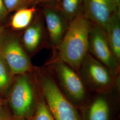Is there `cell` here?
Instances as JSON below:
<instances>
[{"mask_svg":"<svg viewBox=\"0 0 120 120\" xmlns=\"http://www.w3.org/2000/svg\"><path fill=\"white\" fill-rule=\"evenodd\" d=\"M115 1L116 2V4L117 5L118 9L120 11V0H115Z\"/></svg>","mask_w":120,"mask_h":120,"instance_id":"7402d4cb","label":"cell"},{"mask_svg":"<svg viewBox=\"0 0 120 120\" xmlns=\"http://www.w3.org/2000/svg\"><path fill=\"white\" fill-rule=\"evenodd\" d=\"M50 44L57 47L67 29V19L61 12L56 9L47 8L43 10Z\"/></svg>","mask_w":120,"mask_h":120,"instance_id":"9c48e42d","label":"cell"},{"mask_svg":"<svg viewBox=\"0 0 120 120\" xmlns=\"http://www.w3.org/2000/svg\"><path fill=\"white\" fill-rule=\"evenodd\" d=\"M88 52L106 66L115 77L117 75L120 65L112 51L105 30L97 24L92 26L90 31Z\"/></svg>","mask_w":120,"mask_h":120,"instance_id":"52a82bcc","label":"cell"},{"mask_svg":"<svg viewBox=\"0 0 120 120\" xmlns=\"http://www.w3.org/2000/svg\"><path fill=\"white\" fill-rule=\"evenodd\" d=\"M6 105L5 99L0 97V118L4 111V107Z\"/></svg>","mask_w":120,"mask_h":120,"instance_id":"d6986e66","label":"cell"},{"mask_svg":"<svg viewBox=\"0 0 120 120\" xmlns=\"http://www.w3.org/2000/svg\"><path fill=\"white\" fill-rule=\"evenodd\" d=\"M15 76L0 55V97L5 99Z\"/></svg>","mask_w":120,"mask_h":120,"instance_id":"5bb4252c","label":"cell"},{"mask_svg":"<svg viewBox=\"0 0 120 120\" xmlns=\"http://www.w3.org/2000/svg\"><path fill=\"white\" fill-rule=\"evenodd\" d=\"M0 55L14 76L34 71L28 54L14 35L4 34L0 46Z\"/></svg>","mask_w":120,"mask_h":120,"instance_id":"8992f818","label":"cell"},{"mask_svg":"<svg viewBox=\"0 0 120 120\" xmlns=\"http://www.w3.org/2000/svg\"><path fill=\"white\" fill-rule=\"evenodd\" d=\"M91 26L84 15H78L68 24L64 36L57 46L55 60L62 61L78 73L82 61L88 52Z\"/></svg>","mask_w":120,"mask_h":120,"instance_id":"6da1fadb","label":"cell"},{"mask_svg":"<svg viewBox=\"0 0 120 120\" xmlns=\"http://www.w3.org/2000/svg\"><path fill=\"white\" fill-rule=\"evenodd\" d=\"M32 73L15 76L5 98L16 120H25L32 116L38 102L40 93Z\"/></svg>","mask_w":120,"mask_h":120,"instance_id":"7a4b0ae2","label":"cell"},{"mask_svg":"<svg viewBox=\"0 0 120 120\" xmlns=\"http://www.w3.org/2000/svg\"><path fill=\"white\" fill-rule=\"evenodd\" d=\"M84 8L85 17L104 30L112 15L118 10L115 0H85Z\"/></svg>","mask_w":120,"mask_h":120,"instance_id":"ba28073f","label":"cell"},{"mask_svg":"<svg viewBox=\"0 0 120 120\" xmlns=\"http://www.w3.org/2000/svg\"><path fill=\"white\" fill-rule=\"evenodd\" d=\"M105 30L108 41L116 60L120 63V11L114 13L106 26Z\"/></svg>","mask_w":120,"mask_h":120,"instance_id":"8fae6325","label":"cell"},{"mask_svg":"<svg viewBox=\"0 0 120 120\" xmlns=\"http://www.w3.org/2000/svg\"><path fill=\"white\" fill-rule=\"evenodd\" d=\"M5 7L8 12L13 11L20 4L22 0H3Z\"/></svg>","mask_w":120,"mask_h":120,"instance_id":"e0dca14e","label":"cell"},{"mask_svg":"<svg viewBox=\"0 0 120 120\" xmlns=\"http://www.w3.org/2000/svg\"><path fill=\"white\" fill-rule=\"evenodd\" d=\"M32 120H55L41 94Z\"/></svg>","mask_w":120,"mask_h":120,"instance_id":"2e32d148","label":"cell"},{"mask_svg":"<svg viewBox=\"0 0 120 120\" xmlns=\"http://www.w3.org/2000/svg\"><path fill=\"white\" fill-rule=\"evenodd\" d=\"M39 0V1H44V0Z\"/></svg>","mask_w":120,"mask_h":120,"instance_id":"603a6c76","label":"cell"},{"mask_svg":"<svg viewBox=\"0 0 120 120\" xmlns=\"http://www.w3.org/2000/svg\"><path fill=\"white\" fill-rule=\"evenodd\" d=\"M12 120H16V119H14V118H13V119H12Z\"/></svg>","mask_w":120,"mask_h":120,"instance_id":"cb8c5ba5","label":"cell"},{"mask_svg":"<svg viewBox=\"0 0 120 120\" xmlns=\"http://www.w3.org/2000/svg\"><path fill=\"white\" fill-rule=\"evenodd\" d=\"M81 0H61L60 11L67 20H72L78 15Z\"/></svg>","mask_w":120,"mask_h":120,"instance_id":"9a60e30c","label":"cell"},{"mask_svg":"<svg viewBox=\"0 0 120 120\" xmlns=\"http://www.w3.org/2000/svg\"><path fill=\"white\" fill-rule=\"evenodd\" d=\"M43 28L40 22H36L26 29L21 41L27 52L33 54L41 46L43 39Z\"/></svg>","mask_w":120,"mask_h":120,"instance_id":"30bf717a","label":"cell"},{"mask_svg":"<svg viewBox=\"0 0 120 120\" xmlns=\"http://www.w3.org/2000/svg\"><path fill=\"white\" fill-rule=\"evenodd\" d=\"M4 34H5L4 32V30L0 26V46L1 44L2 43V41H3Z\"/></svg>","mask_w":120,"mask_h":120,"instance_id":"44dd1931","label":"cell"},{"mask_svg":"<svg viewBox=\"0 0 120 120\" xmlns=\"http://www.w3.org/2000/svg\"><path fill=\"white\" fill-rule=\"evenodd\" d=\"M36 9L34 7L25 8L17 11L12 17L11 25L14 30L26 29L32 22Z\"/></svg>","mask_w":120,"mask_h":120,"instance_id":"4fadbf2b","label":"cell"},{"mask_svg":"<svg viewBox=\"0 0 120 120\" xmlns=\"http://www.w3.org/2000/svg\"><path fill=\"white\" fill-rule=\"evenodd\" d=\"M8 11L5 7L3 0H0V21L6 17Z\"/></svg>","mask_w":120,"mask_h":120,"instance_id":"ac0fdd59","label":"cell"},{"mask_svg":"<svg viewBox=\"0 0 120 120\" xmlns=\"http://www.w3.org/2000/svg\"><path fill=\"white\" fill-rule=\"evenodd\" d=\"M33 73L39 92L54 120H81L74 104L62 92L49 73L35 68Z\"/></svg>","mask_w":120,"mask_h":120,"instance_id":"3957f363","label":"cell"},{"mask_svg":"<svg viewBox=\"0 0 120 120\" xmlns=\"http://www.w3.org/2000/svg\"><path fill=\"white\" fill-rule=\"evenodd\" d=\"M78 73L86 89L98 93L107 92L115 82V77L107 67L88 52Z\"/></svg>","mask_w":120,"mask_h":120,"instance_id":"5b68a950","label":"cell"},{"mask_svg":"<svg viewBox=\"0 0 120 120\" xmlns=\"http://www.w3.org/2000/svg\"><path fill=\"white\" fill-rule=\"evenodd\" d=\"M0 120H12V119L9 116L8 113L4 110L2 116L0 118Z\"/></svg>","mask_w":120,"mask_h":120,"instance_id":"ffe728a7","label":"cell"},{"mask_svg":"<svg viewBox=\"0 0 120 120\" xmlns=\"http://www.w3.org/2000/svg\"><path fill=\"white\" fill-rule=\"evenodd\" d=\"M105 93H99L91 102L88 108V120L109 119L110 105Z\"/></svg>","mask_w":120,"mask_h":120,"instance_id":"7c38bea8","label":"cell"},{"mask_svg":"<svg viewBox=\"0 0 120 120\" xmlns=\"http://www.w3.org/2000/svg\"><path fill=\"white\" fill-rule=\"evenodd\" d=\"M50 64L57 85L69 100L73 104L86 101V88L78 73L60 60H54Z\"/></svg>","mask_w":120,"mask_h":120,"instance_id":"277c9868","label":"cell"}]
</instances>
